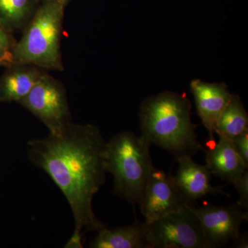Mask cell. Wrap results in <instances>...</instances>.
Instances as JSON below:
<instances>
[{
  "instance_id": "4",
  "label": "cell",
  "mask_w": 248,
  "mask_h": 248,
  "mask_svg": "<svg viewBox=\"0 0 248 248\" xmlns=\"http://www.w3.org/2000/svg\"><path fill=\"white\" fill-rule=\"evenodd\" d=\"M65 7L60 0L40 2L22 38L15 44L12 63L63 70L60 40Z\"/></svg>"
},
{
  "instance_id": "13",
  "label": "cell",
  "mask_w": 248,
  "mask_h": 248,
  "mask_svg": "<svg viewBox=\"0 0 248 248\" xmlns=\"http://www.w3.org/2000/svg\"><path fill=\"white\" fill-rule=\"evenodd\" d=\"M93 248H150L146 241V223L136 220L115 229L103 228L91 244Z\"/></svg>"
},
{
  "instance_id": "16",
  "label": "cell",
  "mask_w": 248,
  "mask_h": 248,
  "mask_svg": "<svg viewBox=\"0 0 248 248\" xmlns=\"http://www.w3.org/2000/svg\"><path fill=\"white\" fill-rule=\"evenodd\" d=\"M15 44L13 43L11 32L0 22V62L5 66L12 63V51Z\"/></svg>"
},
{
  "instance_id": "19",
  "label": "cell",
  "mask_w": 248,
  "mask_h": 248,
  "mask_svg": "<svg viewBox=\"0 0 248 248\" xmlns=\"http://www.w3.org/2000/svg\"><path fill=\"white\" fill-rule=\"evenodd\" d=\"M236 244H234L235 248H248V234H244L240 235L237 239L235 240Z\"/></svg>"
},
{
  "instance_id": "7",
  "label": "cell",
  "mask_w": 248,
  "mask_h": 248,
  "mask_svg": "<svg viewBox=\"0 0 248 248\" xmlns=\"http://www.w3.org/2000/svg\"><path fill=\"white\" fill-rule=\"evenodd\" d=\"M198 217L205 241L210 248H223L241 235V225L248 220V211L243 212L239 204L228 206L208 205L195 208L190 205Z\"/></svg>"
},
{
  "instance_id": "18",
  "label": "cell",
  "mask_w": 248,
  "mask_h": 248,
  "mask_svg": "<svg viewBox=\"0 0 248 248\" xmlns=\"http://www.w3.org/2000/svg\"><path fill=\"white\" fill-rule=\"evenodd\" d=\"M236 151L248 166V132L232 139Z\"/></svg>"
},
{
  "instance_id": "22",
  "label": "cell",
  "mask_w": 248,
  "mask_h": 248,
  "mask_svg": "<svg viewBox=\"0 0 248 248\" xmlns=\"http://www.w3.org/2000/svg\"><path fill=\"white\" fill-rule=\"evenodd\" d=\"M5 66V64L4 63H1V62H0V66Z\"/></svg>"
},
{
  "instance_id": "15",
  "label": "cell",
  "mask_w": 248,
  "mask_h": 248,
  "mask_svg": "<svg viewBox=\"0 0 248 248\" xmlns=\"http://www.w3.org/2000/svg\"><path fill=\"white\" fill-rule=\"evenodd\" d=\"M36 0H0V22L9 32L29 22L40 5Z\"/></svg>"
},
{
  "instance_id": "5",
  "label": "cell",
  "mask_w": 248,
  "mask_h": 248,
  "mask_svg": "<svg viewBox=\"0 0 248 248\" xmlns=\"http://www.w3.org/2000/svg\"><path fill=\"white\" fill-rule=\"evenodd\" d=\"M146 241L150 248H210L188 205L146 223Z\"/></svg>"
},
{
  "instance_id": "14",
  "label": "cell",
  "mask_w": 248,
  "mask_h": 248,
  "mask_svg": "<svg viewBox=\"0 0 248 248\" xmlns=\"http://www.w3.org/2000/svg\"><path fill=\"white\" fill-rule=\"evenodd\" d=\"M246 132H248V112L239 96L232 94L229 104L217 121L215 133L232 140Z\"/></svg>"
},
{
  "instance_id": "2",
  "label": "cell",
  "mask_w": 248,
  "mask_h": 248,
  "mask_svg": "<svg viewBox=\"0 0 248 248\" xmlns=\"http://www.w3.org/2000/svg\"><path fill=\"white\" fill-rule=\"evenodd\" d=\"M191 108L184 94L165 91L147 98L140 107L141 136L176 159L203 151L191 119Z\"/></svg>"
},
{
  "instance_id": "6",
  "label": "cell",
  "mask_w": 248,
  "mask_h": 248,
  "mask_svg": "<svg viewBox=\"0 0 248 248\" xmlns=\"http://www.w3.org/2000/svg\"><path fill=\"white\" fill-rule=\"evenodd\" d=\"M19 103L45 124L50 133H60L71 122L63 85L45 73Z\"/></svg>"
},
{
  "instance_id": "21",
  "label": "cell",
  "mask_w": 248,
  "mask_h": 248,
  "mask_svg": "<svg viewBox=\"0 0 248 248\" xmlns=\"http://www.w3.org/2000/svg\"><path fill=\"white\" fill-rule=\"evenodd\" d=\"M36 1H38V2H42V1H47V0H36Z\"/></svg>"
},
{
  "instance_id": "3",
  "label": "cell",
  "mask_w": 248,
  "mask_h": 248,
  "mask_svg": "<svg viewBox=\"0 0 248 248\" xmlns=\"http://www.w3.org/2000/svg\"><path fill=\"white\" fill-rule=\"evenodd\" d=\"M150 144L141 135L124 131L106 142L104 163L114 178V192L128 203L140 204L155 169Z\"/></svg>"
},
{
  "instance_id": "1",
  "label": "cell",
  "mask_w": 248,
  "mask_h": 248,
  "mask_svg": "<svg viewBox=\"0 0 248 248\" xmlns=\"http://www.w3.org/2000/svg\"><path fill=\"white\" fill-rule=\"evenodd\" d=\"M106 141L93 124L71 123L60 133L29 140V158L43 170L66 197L74 217V234L99 231L105 226L93 210V200L105 182Z\"/></svg>"
},
{
  "instance_id": "11",
  "label": "cell",
  "mask_w": 248,
  "mask_h": 248,
  "mask_svg": "<svg viewBox=\"0 0 248 248\" xmlns=\"http://www.w3.org/2000/svg\"><path fill=\"white\" fill-rule=\"evenodd\" d=\"M219 137V140L206 151V167L211 174L221 180L232 184L235 179L248 170V166L241 157L231 139Z\"/></svg>"
},
{
  "instance_id": "12",
  "label": "cell",
  "mask_w": 248,
  "mask_h": 248,
  "mask_svg": "<svg viewBox=\"0 0 248 248\" xmlns=\"http://www.w3.org/2000/svg\"><path fill=\"white\" fill-rule=\"evenodd\" d=\"M0 79V102H17L25 97L43 76L39 67L11 63Z\"/></svg>"
},
{
  "instance_id": "20",
  "label": "cell",
  "mask_w": 248,
  "mask_h": 248,
  "mask_svg": "<svg viewBox=\"0 0 248 248\" xmlns=\"http://www.w3.org/2000/svg\"><path fill=\"white\" fill-rule=\"evenodd\" d=\"M60 1H62V4L64 5L65 6H66L71 0H60Z\"/></svg>"
},
{
  "instance_id": "17",
  "label": "cell",
  "mask_w": 248,
  "mask_h": 248,
  "mask_svg": "<svg viewBox=\"0 0 248 248\" xmlns=\"http://www.w3.org/2000/svg\"><path fill=\"white\" fill-rule=\"evenodd\" d=\"M235 188L239 193V200L237 203L241 208L248 211V172L246 170L232 183Z\"/></svg>"
},
{
  "instance_id": "9",
  "label": "cell",
  "mask_w": 248,
  "mask_h": 248,
  "mask_svg": "<svg viewBox=\"0 0 248 248\" xmlns=\"http://www.w3.org/2000/svg\"><path fill=\"white\" fill-rule=\"evenodd\" d=\"M190 89L197 113L213 141L217 121L229 104L232 93L225 83H208L200 79L192 81Z\"/></svg>"
},
{
  "instance_id": "10",
  "label": "cell",
  "mask_w": 248,
  "mask_h": 248,
  "mask_svg": "<svg viewBox=\"0 0 248 248\" xmlns=\"http://www.w3.org/2000/svg\"><path fill=\"white\" fill-rule=\"evenodd\" d=\"M179 162L174 180L189 205L209 194H224L222 187L210 184L211 172L206 166L195 162L192 156L184 155L177 159Z\"/></svg>"
},
{
  "instance_id": "8",
  "label": "cell",
  "mask_w": 248,
  "mask_h": 248,
  "mask_svg": "<svg viewBox=\"0 0 248 248\" xmlns=\"http://www.w3.org/2000/svg\"><path fill=\"white\" fill-rule=\"evenodd\" d=\"M140 205L142 215L148 223L188 204L174 176L155 168Z\"/></svg>"
}]
</instances>
